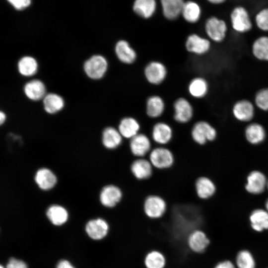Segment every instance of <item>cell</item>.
<instances>
[{"instance_id": "obj_19", "label": "cell", "mask_w": 268, "mask_h": 268, "mask_svg": "<svg viewBox=\"0 0 268 268\" xmlns=\"http://www.w3.org/2000/svg\"><path fill=\"white\" fill-rule=\"evenodd\" d=\"M34 180L37 186L42 190L48 191L53 189L57 183L55 174L50 169H39L34 176Z\"/></svg>"}, {"instance_id": "obj_21", "label": "cell", "mask_w": 268, "mask_h": 268, "mask_svg": "<svg viewBox=\"0 0 268 268\" xmlns=\"http://www.w3.org/2000/svg\"><path fill=\"white\" fill-rule=\"evenodd\" d=\"M267 185V181L264 174L259 171H253L247 177L245 188L249 193L258 195L264 191Z\"/></svg>"}, {"instance_id": "obj_33", "label": "cell", "mask_w": 268, "mask_h": 268, "mask_svg": "<svg viewBox=\"0 0 268 268\" xmlns=\"http://www.w3.org/2000/svg\"><path fill=\"white\" fill-rule=\"evenodd\" d=\"M43 105L44 109L47 113L54 114L63 108L64 101L59 95L50 93L44 97Z\"/></svg>"}, {"instance_id": "obj_30", "label": "cell", "mask_w": 268, "mask_h": 268, "mask_svg": "<svg viewBox=\"0 0 268 268\" xmlns=\"http://www.w3.org/2000/svg\"><path fill=\"white\" fill-rule=\"evenodd\" d=\"M245 133L247 140L253 144L261 143L266 138L264 128L258 123L249 125L246 128Z\"/></svg>"}, {"instance_id": "obj_3", "label": "cell", "mask_w": 268, "mask_h": 268, "mask_svg": "<svg viewBox=\"0 0 268 268\" xmlns=\"http://www.w3.org/2000/svg\"><path fill=\"white\" fill-rule=\"evenodd\" d=\"M230 19L232 29L239 33H246L253 28V23L247 9L244 6H235L231 11Z\"/></svg>"}, {"instance_id": "obj_4", "label": "cell", "mask_w": 268, "mask_h": 268, "mask_svg": "<svg viewBox=\"0 0 268 268\" xmlns=\"http://www.w3.org/2000/svg\"><path fill=\"white\" fill-rule=\"evenodd\" d=\"M204 28L208 39L219 43L225 39L228 27L223 19L212 16L206 19Z\"/></svg>"}, {"instance_id": "obj_20", "label": "cell", "mask_w": 268, "mask_h": 268, "mask_svg": "<svg viewBox=\"0 0 268 268\" xmlns=\"http://www.w3.org/2000/svg\"><path fill=\"white\" fill-rule=\"evenodd\" d=\"M234 117L242 122L250 121L254 117L255 108L253 104L247 99L237 101L232 108Z\"/></svg>"}, {"instance_id": "obj_9", "label": "cell", "mask_w": 268, "mask_h": 268, "mask_svg": "<svg viewBox=\"0 0 268 268\" xmlns=\"http://www.w3.org/2000/svg\"><path fill=\"white\" fill-rule=\"evenodd\" d=\"M129 147L131 154L136 158H144L152 149L150 138L141 133L130 139Z\"/></svg>"}, {"instance_id": "obj_45", "label": "cell", "mask_w": 268, "mask_h": 268, "mask_svg": "<svg viewBox=\"0 0 268 268\" xmlns=\"http://www.w3.org/2000/svg\"><path fill=\"white\" fill-rule=\"evenodd\" d=\"M265 207L266 210L268 212V199L266 201Z\"/></svg>"}, {"instance_id": "obj_8", "label": "cell", "mask_w": 268, "mask_h": 268, "mask_svg": "<svg viewBox=\"0 0 268 268\" xmlns=\"http://www.w3.org/2000/svg\"><path fill=\"white\" fill-rule=\"evenodd\" d=\"M167 69L165 65L158 61L149 62L144 68V75L146 80L154 85L162 83L167 75Z\"/></svg>"}, {"instance_id": "obj_40", "label": "cell", "mask_w": 268, "mask_h": 268, "mask_svg": "<svg viewBox=\"0 0 268 268\" xmlns=\"http://www.w3.org/2000/svg\"><path fill=\"white\" fill-rule=\"evenodd\" d=\"M6 268H27L26 264L22 261L11 258L6 267Z\"/></svg>"}, {"instance_id": "obj_31", "label": "cell", "mask_w": 268, "mask_h": 268, "mask_svg": "<svg viewBox=\"0 0 268 268\" xmlns=\"http://www.w3.org/2000/svg\"><path fill=\"white\" fill-rule=\"evenodd\" d=\"M45 87L39 80H33L27 83L24 86V93L32 100H39L45 97Z\"/></svg>"}, {"instance_id": "obj_18", "label": "cell", "mask_w": 268, "mask_h": 268, "mask_svg": "<svg viewBox=\"0 0 268 268\" xmlns=\"http://www.w3.org/2000/svg\"><path fill=\"white\" fill-rule=\"evenodd\" d=\"M123 137L117 128L112 126L105 127L101 134V142L103 146L109 150L119 148L123 142Z\"/></svg>"}, {"instance_id": "obj_27", "label": "cell", "mask_w": 268, "mask_h": 268, "mask_svg": "<svg viewBox=\"0 0 268 268\" xmlns=\"http://www.w3.org/2000/svg\"><path fill=\"white\" fill-rule=\"evenodd\" d=\"M201 13V8L198 2L188 0L184 2L181 16L188 23L194 24L200 20Z\"/></svg>"}, {"instance_id": "obj_44", "label": "cell", "mask_w": 268, "mask_h": 268, "mask_svg": "<svg viewBox=\"0 0 268 268\" xmlns=\"http://www.w3.org/2000/svg\"><path fill=\"white\" fill-rule=\"evenodd\" d=\"M6 120V115L2 111L0 112V125L3 124Z\"/></svg>"}, {"instance_id": "obj_2", "label": "cell", "mask_w": 268, "mask_h": 268, "mask_svg": "<svg viewBox=\"0 0 268 268\" xmlns=\"http://www.w3.org/2000/svg\"><path fill=\"white\" fill-rule=\"evenodd\" d=\"M148 160L154 168L164 170L171 168L175 158L173 152L165 146H158L151 149Z\"/></svg>"}, {"instance_id": "obj_39", "label": "cell", "mask_w": 268, "mask_h": 268, "mask_svg": "<svg viewBox=\"0 0 268 268\" xmlns=\"http://www.w3.org/2000/svg\"><path fill=\"white\" fill-rule=\"evenodd\" d=\"M8 2L15 8L18 10L28 7L31 3L30 0H9Z\"/></svg>"}, {"instance_id": "obj_10", "label": "cell", "mask_w": 268, "mask_h": 268, "mask_svg": "<svg viewBox=\"0 0 268 268\" xmlns=\"http://www.w3.org/2000/svg\"><path fill=\"white\" fill-rule=\"evenodd\" d=\"M187 243L190 250L194 253L201 254L205 253L210 244L206 233L202 229H196L188 236Z\"/></svg>"}, {"instance_id": "obj_36", "label": "cell", "mask_w": 268, "mask_h": 268, "mask_svg": "<svg viewBox=\"0 0 268 268\" xmlns=\"http://www.w3.org/2000/svg\"><path fill=\"white\" fill-rule=\"evenodd\" d=\"M235 263L237 268H256L255 258L247 250H242L238 253Z\"/></svg>"}, {"instance_id": "obj_47", "label": "cell", "mask_w": 268, "mask_h": 268, "mask_svg": "<svg viewBox=\"0 0 268 268\" xmlns=\"http://www.w3.org/2000/svg\"><path fill=\"white\" fill-rule=\"evenodd\" d=\"M267 188H268V181H267Z\"/></svg>"}, {"instance_id": "obj_7", "label": "cell", "mask_w": 268, "mask_h": 268, "mask_svg": "<svg viewBox=\"0 0 268 268\" xmlns=\"http://www.w3.org/2000/svg\"><path fill=\"white\" fill-rule=\"evenodd\" d=\"M108 63L106 59L101 55H94L85 63L84 69L91 78L98 79L102 78L107 71Z\"/></svg>"}, {"instance_id": "obj_11", "label": "cell", "mask_w": 268, "mask_h": 268, "mask_svg": "<svg viewBox=\"0 0 268 268\" xmlns=\"http://www.w3.org/2000/svg\"><path fill=\"white\" fill-rule=\"evenodd\" d=\"M173 118L178 123H189L194 116V109L190 102L184 97L177 98L173 103Z\"/></svg>"}, {"instance_id": "obj_13", "label": "cell", "mask_w": 268, "mask_h": 268, "mask_svg": "<svg viewBox=\"0 0 268 268\" xmlns=\"http://www.w3.org/2000/svg\"><path fill=\"white\" fill-rule=\"evenodd\" d=\"M151 137L159 146H165L173 139V129L169 124L165 122H158L152 127Z\"/></svg>"}, {"instance_id": "obj_17", "label": "cell", "mask_w": 268, "mask_h": 268, "mask_svg": "<svg viewBox=\"0 0 268 268\" xmlns=\"http://www.w3.org/2000/svg\"><path fill=\"white\" fill-rule=\"evenodd\" d=\"M141 126L134 117L126 116L119 122L117 129L123 138L130 139L140 133Z\"/></svg>"}, {"instance_id": "obj_42", "label": "cell", "mask_w": 268, "mask_h": 268, "mask_svg": "<svg viewBox=\"0 0 268 268\" xmlns=\"http://www.w3.org/2000/svg\"><path fill=\"white\" fill-rule=\"evenodd\" d=\"M56 268H75L67 260L60 261L57 265Z\"/></svg>"}, {"instance_id": "obj_15", "label": "cell", "mask_w": 268, "mask_h": 268, "mask_svg": "<svg viewBox=\"0 0 268 268\" xmlns=\"http://www.w3.org/2000/svg\"><path fill=\"white\" fill-rule=\"evenodd\" d=\"M110 229L108 221L102 218L91 220L85 226V231L88 235L95 240H100L107 237Z\"/></svg>"}, {"instance_id": "obj_35", "label": "cell", "mask_w": 268, "mask_h": 268, "mask_svg": "<svg viewBox=\"0 0 268 268\" xmlns=\"http://www.w3.org/2000/svg\"><path fill=\"white\" fill-rule=\"evenodd\" d=\"M37 63L35 59L30 56L21 58L18 63L19 72L24 76H31L34 74L37 70Z\"/></svg>"}, {"instance_id": "obj_6", "label": "cell", "mask_w": 268, "mask_h": 268, "mask_svg": "<svg viewBox=\"0 0 268 268\" xmlns=\"http://www.w3.org/2000/svg\"><path fill=\"white\" fill-rule=\"evenodd\" d=\"M193 140L199 145H203L208 141L215 139V129L208 122L200 121L194 124L191 131Z\"/></svg>"}, {"instance_id": "obj_26", "label": "cell", "mask_w": 268, "mask_h": 268, "mask_svg": "<svg viewBox=\"0 0 268 268\" xmlns=\"http://www.w3.org/2000/svg\"><path fill=\"white\" fill-rule=\"evenodd\" d=\"M249 220L252 228L256 232L268 229V212L266 209L254 210L250 215Z\"/></svg>"}, {"instance_id": "obj_43", "label": "cell", "mask_w": 268, "mask_h": 268, "mask_svg": "<svg viewBox=\"0 0 268 268\" xmlns=\"http://www.w3.org/2000/svg\"><path fill=\"white\" fill-rule=\"evenodd\" d=\"M226 1L225 0H208V2L211 4L217 5L222 4Z\"/></svg>"}, {"instance_id": "obj_32", "label": "cell", "mask_w": 268, "mask_h": 268, "mask_svg": "<svg viewBox=\"0 0 268 268\" xmlns=\"http://www.w3.org/2000/svg\"><path fill=\"white\" fill-rule=\"evenodd\" d=\"M46 215L50 221L55 225L65 223L68 218V213L62 206L58 204L51 205L48 208Z\"/></svg>"}, {"instance_id": "obj_12", "label": "cell", "mask_w": 268, "mask_h": 268, "mask_svg": "<svg viewBox=\"0 0 268 268\" xmlns=\"http://www.w3.org/2000/svg\"><path fill=\"white\" fill-rule=\"evenodd\" d=\"M185 45L188 52L198 56L207 54L211 49L210 41L196 33L190 34L186 40Z\"/></svg>"}, {"instance_id": "obj_24", "label": "cell", "mask_w": 268, "mask_h": 268, "mask_svg": "<svg viewBox=\"0 0 268 268\" xmlns=\"http://www.w3.org/2000/svg\"><path fill=\"white\" fill-rule=\"evenodd\" d=\"M132 7L137 15L144 19H149L156 12L157 3L155 0H136Z\"/></svg>"}, {"instance_id": "obj_23", "label": "cell", "mask_w": 268, "mask_h": 268, "mask_svg": "<svg viewBox=\"0 0 268 268\" xmlns=\"http://www.w3.org/2000/svg\"><path fill=\"white\" fill-rule=\"evenodd\" d=\"M184 2L183 0H161L160 5L164 17L169 20L177 19L182 15Z\"/></svg>"}, {"instance_id": "obj_5", "label": "cell", "mask_w": 268, "mask_h": 268, "mask_svg": "<svg viewBox=\"0 0 268 268\" xmlns=\"http://www.w3.org/2000/svg\"><path fill=\"white\" fill-rule=\"evenodd\" d=\"M125 197L124 192L118 186L108 184L101 189L99 193L101 204L107 208H114L120 204Z\"/></svg>"}, {"instance_id": "obj_1", "label": "cell", "mask_w": 268, "mask_h": 268, "mask_svg": "<svg viewBox=\"0 0 268 268\" xmlns=\"http://www.w3.org/2000/svg\"><path fill=\"white\" fill-rule=\"evenodd\" d=\"M143 210L150 219H157L163 217L168 208V203L164 197L157 194H148L143 201Z\"/></svg>"}, {"instance_id": "obj_16", "label": "cell", "mask_w": 268, "mask_h": 268, "mask_svg": "<svg viewBox=\"0 0 268 268\" xmlns=\"http://www.w3.org/2000/svg\"><path fill=\"white\" fill-rule=\"evenodd\" d=\"M115 52L118 59L126 65L134 64L137 59L135 50L125 39H121L117 42L115 46Z\"/></svg>"}, {"instance_id": "obj_29", "label": "cell", "mask_w": 268, "mask_h": 268, "mask_svg": "<svg viewBox=\"0 0 268 268\" xmlns=\"http://www.w3.org/2000/svg\"><path fill=\"white\" fill-rule=\"evenodd\" d=\"M252 53L258 60L268 62V36L258 37L252 45Z\"/></svg>"}, {"instance_id": "obj_28", "label": "cell", "mask_w": 268, "mask_h": 268, "mask_svg": "<svg viewBox=\"0 0 268 268\" xmlns=\"http://www.w3.org/2000/svg\"><path fill=\"white\" fill-rule=\"evenodd\" d=\"M208 83L203 77L198 76L193 78L189 83L188 87L190 95L197 99L205 97L208 92Z\"/></svg>"}, {"instance_id": "obj_37", "label": "cell", "mask_w": 268, "mask_h": 268, "mask_svg": "<svg viewBox=\"0 0 268 268\" xmlns=\"http://www.w3.org/2000/svg\"><path fill=\"white\" fill-rule=\"evenodd\" d=\"M255 22L260 30L268 32V7L261 9L256 13Z\"/></svg>"}, {"instance_id": "obj_34", "label": "cell", "mask_w": 268, "mask_h": 268, "mask_svg": "<svg viewBox=\"0 0 268 268\" xmlns=\"http://www.w3.org/2000/svg\"><path fill=\"white\" fill-rule=\"evenodd\" d=\"M144 264L146 268H165L166 259L164 255L161 252L152 250L145 256Z\"/></svg>"}, {"instance_id": "obj_22", "label": "cell", "mask_w": 268, "mask_h": 268, "mask_svg": "<svg viewBox=\"0 0 268 268\" xmlns=\"http://www.w3.org/2000/svg\"><path fill=\"white\" fill-rule=\"evenodd\" d=\"M195 189L197 196L203 200L210 198L216 191L214 183L211 179L205 176H201L196 179Z\"/></svg>"}, {"instance_id": "obj_14", "label": "cell", "mask_w": 268, "mask_h": 268, "mask_svg": "<svg viewBox=\"0 0 268 268\" xmlns=\"http://www.w3.org/2000/svg\"><path fill=\"white\" fill-rule=\"evenodd\" d=\"M153 167L148 159L137 158L133 160L130 170L133 177L138 181L146 180L153 174Z\"/></svg>"}, {"instance_id": "obj_25", "label": "cell", "mask_w": 268, "mask_h": 268, "mask_svg": "<svg viewBox=\"0 0 268 268\" xmlns=\"http://www.w3.org/2000/svg\"><path fill=\"white\" fill-rule=\"evenodd\" d=\"M165 109V102L161 96L153 95L146 100L145 112L149 118L157 119L160 117L163 114Z\"/></svg>"}, {"instance_id": "obj_41", "label": "cell", "mask_w": 268, "mask_h": 268, "mask_svg": "<svg viewBox=\"0 0 268 268\" xmlns=\"http://www.w3.org/2000/svg\"><path fill=\"white\" fill-rule=\"evenodd\" d=\"M213 268H236V267L231 261L224 260L216 264Z\"/></svg>"}, {"instance_id": "obj_38", "label": "cell", "mask_w": 268, "mask_h": 268, "mask_svg": "<svg viewBox=\"0 0 268 268\" xmlns=\"http://www.w3.org/2000/svg\"><path fill=\"white\" fill-rule=\"evenodd\" d=\"M255 103L261 110L268 111V87L261 88L256 92Z\"/></svg>"}, {"instance_id": "obj_46", "label": "cell", "mask_w": 268, "mask_h": 268, "mask_svg": "<svg viewBox=\"0 0 268 268\" xmlns=\"http://www.w3.org/2000/svg\"><path fill=\"white\" fill-rule=\"evenodd\" d=\"M0 268H4V267H3V266L2 265H0Z\"/></svg>"}]
</instances>
